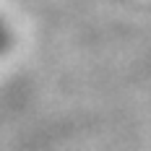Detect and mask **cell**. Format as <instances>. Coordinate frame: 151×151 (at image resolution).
<instances>
[{
  "label": "cell",
  "mask_w": 151,
  "mask_h": 151,
  "mask_svg": "<svg viewBox=\"0 0 151 151\" xmlns=\"http://www.w3.org/2000/svg\"><path fill=\"white\" fill-rule=\"evenodd\" d=\"M5 47H8V29H5V24L0 18V52H5Z\"/></svg>",
  "instance_id": "6da1fadb"
}]
</instances>
